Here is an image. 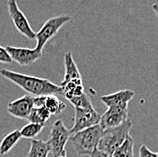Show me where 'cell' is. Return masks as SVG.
<instances>
[{
	"mask_svg": "<svg viewBox=\"0 0 158 157\" xmlns=\"http://www.w3.org/2000/svg\"><path fill=\"white\" fill-rule=\"evenodd\" d=\"M0 75L21 87L33 97L49 96L55 94H62V88L48 79L39 78L13 72L7 69L0 70Z\"/></svg>",
	"mask_w": 158,
	"mask_h": 157,
	"instance_id": "cell-1",
	"label": "cell"
},
{
	"mask_svg": "<svg viewBox=\"0 0 158 157\" xmlns=\"http://www.w3.org/2000/svg\"><path fill=\"white\" fill-rule=\"evenodd\" d=\"M131 127L132 121L128 118L120 126L104 130L97 146V150L106 154L108 157H112L114 151L127 140Z\"/></svg>",
	"mask_w": 158,
	"mask_h": 157,
	"instance_id": "cell-2",
	"label": "cell"
},
{
	"mask_svg": "<svg viewBox=\"0 0 158 157\" xmlns=\"http://www.w3.org/2000/svg\"><path fill=\"white\" fill-rule=\"evenodd\" d=\"M103 131L100 125H96L76 133L69 139L78 155H91L97 149Z\"/></svg>",
	"mask_w": 158,
	"mask_h": 157,
	"instance_id": "cell-3",
	"label": "cell"
},
{
	"mask_svg": "<svg viewBox=\"0 0 158 157\" xmlns=\"http://www.w3.org/2000/svg\"><path fill=\"white\" fill-rule=\"evenodd\" d=\"M72 19V16L67 15H62L49 18L41 27V29L37 33H35L36 46L35 49L39 52H42V49L48 41L56 35V33L59 31V29L64 24L70 22Z\"/></svg>",
	"mask_w": 158,
	"mask_h": 157,
	"instance_id": "cell-4",
	"label": "cell"
},
{
	"mask_svg": "<svg viewBox=\"0 0 158 157\" xmlns=\"http://www.w3.org/2000/svg\"><path fill=\"white\" fill-rule=\"evenodd\" d=\"M70 138L69 130L64 126L62 120H56L51 128L48 143L50 147V152L54 157L60 156L64 150V146Z\"/></svg>",
	"mask_w": 158,
	"mask_h": 157,
	"instance_id": "cell-5",
	"label": "cell"
},
{
	"mask_svg": "<svg viewBox=\"0 0 158 157\" xmlns=\"http://www.w3.org/2000/svg\"><path fill=\"white\" fill-rule=\"evenodd\" d=\"M100 119L101 115L95 110L94 107L75 108V122L73 127L69 130L70 136L82 130L99 125Z\"/></svg>",
	"mask_w": 158,
	"mask_h": 157,
	"instance_id": "cell-6",
	"label": "cell"
},
{
	"mask_svg": "<svg viewBox=\"0 0 158 157\" xmlns=\"http://www.w3.org/2000/svg\"><path fill=\"white\" fill-rule=\"evenodd\" d=\"M7 7L10 17L17 31L30 40L35 39V33L32 29L27 17L19 9L16 0H9L7 2Z\"/></svg>",
	"mask_w": 158,
	"mask_h": 157,
	"instance_id": "cell-7",
	"label": "cell"
},
{
	"mask_svg": "<svg viewBox=\"0 0 158 157\" xmlns=\"http://www.w3.org/2000/svg\"><path fill=\"white\" fill-rule=\"evenodd\" d=\"M6 49L12 61H15L22 66L30 65L39 60L42 56V52H39L35 49L14 47H6Z\"/></svg>",
	"mask_w": 158,
	"mask_h": 157,
	"instance_id": "cell-8",
	"label": "cell"
},
{
	"mask_svg": "<svg viewBox=\"0 0 158 157\" xmlns=\"http://www.w3.org/2000/svg\"><path fill=\"white\" fill-rule=\"evenodd\" d=\"M34 107V97L29 94H26L10 102L7 105V113L18 119L27 120Z\"/></svg>",
	"mask_w": 158,
	"mask_h": 157,
	"instance_id": "cell-9",
	"label": "cell"
},
{
	"mask_svg": "<svg viewBox=\"0 0 158 157\" xmlns=\"http://www.w3.org/2000/svg\"><path fill=\"white\" fill-rule=\"evenodd\" d=\"M127 115H128V108L111 107L108 108L104 114L101 115L99 125L103 130L116 127L128 119Z\"/></svg>",
	"mask_w": 158,
	"mask_h": 157,
	"instance_id": "cell-10",
	"label": "cell"
},
{
	"mask_svg": "<svg viewBox=\"0 0 158 157\" xmlns=\"http://www.w3.org/2000/svg\"><path fill=\"white\" fill-rule=\"evenodd\" d=\"M135 95V92L130 89L120 90L116 93L102 96L101 101L108 107L116 108H128V103L132 100Z\"/></svg>",
	"mask_w": 158,
	"mask_h": 157,
	"instance_id": "cell-11",
	"label": "cell"
},
{
	"mask_svg": "<svg viewBox=\"0 0 158 157\" xmlns=\"http://www.w3.org/2000/svg\"><path fill=\"white\" fill-rule=\"evenodd\" d=\"M64 69H65L64 76L63 81H62L60 86H63L65 84H67L71 81L82 80L77 65L75 63L70 52H68L64 55Z\"/></svg>",
	"mask_w": 158,
	"mask_h": 157,
	"instance_id": "cell-12",
	"label": "cell"
},
{
	"mask_svg": "<svg viewBox=\"0 0 158 157\" xmlns=\"http://www.w3.org/2000/svg\"><path fill=\"white\" fill-rule=\"evenodd\" d=\"M22 138L20 130H15L6 134L0 143V155H7Z\"/></svg>",
	"mask_w": 158,
	"mask_h": 157,
	"instance_id": "cell-13",
	"label": "cell"
},
{
	"mask_svg": "<svg viewBox=\"0 0 158 157\" xmlns=\"http://www.w3.org/2000/svg\"><path fill=\"white\" fill-rule=\"evenodd\" d=\"M61 88H62V94L67 100L85 94L82 80L71 81V82L65 84L63 86H61Z\"/></svg>",
	"mask_w": 158,
	"mask_h": 157,
	"instance_id": "cell-14",
	"label": "cell"
},
{
	"mask_svg": "<svg viewBox=\"0 0 158 157\" xmlns=\"http://www.w3.org/2000/svg\"><path fill=\"white\" fill-rule=\"evenodd\" d=\"M50 147L48 142L32 139L27 157H48Z\"/></svg>",
	"mask_w": 158,
	"mask_h": 157,
	"instance_id": "cell-15",
	"label": "cell"
},
{
	"mask_svg": "<svg viewBox=\"0 0 158 157\" xmlns=\"http://www.w3.org/2000/svg\"><path fill=\"white\" fill-rule=\"evenodd\" d=\"M50 116H51V114L45 106L34 107L31 114H29L27 118V121L28 123H33V124L46 125V123L49 120Z\"/></svg>",
	"mask_w": 158,
	"mask_h": 157,
	"instance_id": "cell-16",
	"label": "cell"
},
{
	"mask_svg": "<svg viewBox=\"0 0 158 157\" xmlns=\"http://www.w3.org/2000/svg\"><path fill=\"white\" fill-rule=\"evenodd\" d=\"M44 106L49 111L51 114H59L66 107L65 104L59 100L56 95L46 96Z\"/></svg>",
	"mask_w": 158,
	"mask_h": 157,
	"instance_id": "cell-17",
	"label": "cell"
},
{
	"mask_svg": "<svg viewBox=\"0 0 158 157\" xmlns=\"http://www.w3.org/2000/svg\"><path fill=\"white\" fill-rule=\"evenodd\" d=\"M112 157H134V139L130 134L125 143L114 151Z\"/></svg>",
	"mask_w": 158,
	"mask_h": 157,
	"instance_id": "cell-18",
	"label": "cell"
},
{
	"mask_svg": "<svg viewBox=\"0 0 158 157\" xmlns=\"http://www.w3.org/2000/svg\"><path fill=\"white\" fill-rule=\"evenodd\" d=\"M44 126H45V125L28 123L27 125H26L20 130L21 136L24 138H27V139H31L32 140L42 131Z\"/></svg>",
	"mask_w": 158,
	"mask_h": 157,
	"instance_id": "cell-19",
	"label": "cell"
},
{
	"mask_svg": "<svg viewBox=\"0 0 158 157\" xmlns=\"http://www.w3.org/2000/svg\"><path fill=\"white\" fill-rule=\"evenodd\" d=\"M68 101L75 106V108H91V107H93L89 96L85 93L80 96H77V97L70 98Z\"/></svg>",
	"mask_w": 158,
	"mask_h": 157,
	"instance_id": "cell-20",
	"label": "cell"
},
{
	"mask_svg": "<svg viewBox=\"0 0 158 157\" xmlns=\"http://www.w3.org/2000/svg\"><path fill=\"white\" fill-rule=\"evenodd\" d=\"M11 62H12V59H11L9 54L7 53L6 49L0 46V63L7 64L11 63Z\"/></svg>",
	"mask_w": 158,
	"mask_h": 157,
	"instance_id": "cell-21",
	"label": "cell"
},
{
	"mask_svg": "<svg viewBox=\"0 0 158 157\" xmlns=\"http://www.w3.org/2000/svg\"><path fill=\"white\" fill-rule=\"evenodd\" d=\"M139 157H158L157 154L150 151L145 145H142L139 150Z\"/></svg>",
	"mask_w": 158,
	"mask_h": 157,
	"instance_id": "cell-22",
	"label": "cell"
},
{
	"mask_svg": "<svg viewBox=\"0 0 158 157\" xmlns=\"http://www.w3.org/2000/svg\"><path fill=\"white\" fill-rule=\"evenodd\" d=\"M90 157H108V155H106V154H104V153H102L96 149L95 152L90 155Z\"/></svg>",
	"mask_w": 158,
	"mask_h": 157,
	"instance_id": "cell-23",
	"label": "cell"
},
{
	"mask_svg": "<svg viewBox=\"0 0 158 157\" xmlns=\"http://www.w3.org/2000/svg\"><path fill=\"white\" fill-rule=\"evenodd\" d=\"M153 10L156 12V16H158V5L157 4H155V5H153Z\"/></svg>",
	"mask_w": 158,
	"mask_h": 157,
	"instance_id": "cell-24",
	"label": "cell"
},
{
	"mask_svg": "<svg viewBox=\"0 0 158 157\" xmlns=\"http://www.w3.org/2000/svg\"><path fill=\"white\" fill-rule=\"evenodd\" d=\"M58 157H67V156H66V152L64 151L63 154H62V155H61L60 156H58Z\"/></svg>",
	"mask_w": 158,
	"mask_h": 157,
	"instance_id": "cell-25",
	"label": "cell"
},
{
	"mask_svg": "<svg viewBox=\"0 0 158 157\" xmlns=\"http://www.w3.org/2000/svg\"><path fill=\"white\" fill-rule=\"evenodd\" d=\"M157 155H158V153H157Z\"/></svg>",
	"mask_w": 158,
	"mask_h": 157,
	"instance_id": "cell-26",
	"label": "cell"
}]
</instances>
